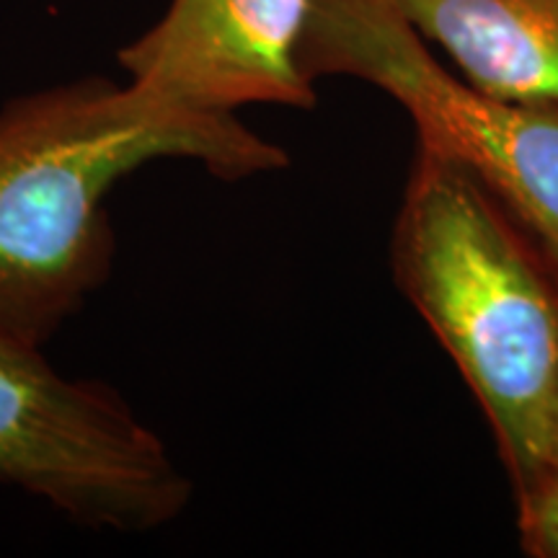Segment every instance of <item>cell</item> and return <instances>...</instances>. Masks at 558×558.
<instances>
[{
    "label": "cell",
    "mask_w": 558,
    "mask_h": 558,
    "mask_svg": "<svg viewBox=\"0 0 558 558\" xmlns=\"http://www.w3.org/2000/svg\"><path fill=\"white\" fill-rule=\"evenodd\" d=\"M393 269L497 437L514 494L550 473L558 271L484 181L422 148L393 230Z\"/></svg>",
    "instance_id": "cell-2"
},
{
    "label": "cell",
    "mask_w": 558,
    "mask_h": 558,
    "mask_svg": "<svg viewBox=\"0 0 558 558\" xmlns=\"http://www.w3.org/2000/svg\"><path fill=\"white\" fill-rule=\"evenodd\" d=\"M0 486L41 499L78 527L124 535L171 525L194 492L120 390L58 373L45 347L3 324Z\"/></svg>",
    "instance_id": "cell-4"
},
{
    "label": "cell",
    "mask_w": 558,
    "mask_h": 558,
    "mask_svg": "<svg viewBox=\"0 0 558 558\" xmlns=\"http://www.w3.org/2000/svg\"><path fill=\"white\" fill-rule=\"evenodd\" d=\"M241 181L290 166L239 117L179 109L111 78H78L0 107V324L45 347L114 267L111 190L156 160Z\"/></svg>",
    "instance_id": "cell-1"
},
{
    "label": "cell",
    "mask_w": 558,
    "mask_h": 558,
    "mask_svg": "<svg viewBox=\"0 0 558 558\" xmlns=\"http://www.w3.org/2000/svg\"><path fill=\"white\" fill-rule=\"evenodd\" d=\"M550 473H556L558 476V401L554 411V435H550Z\"/></svg>",
    "instance_id": "cell-8"
},
{
    "label": "cell",
    "mask_w": 558,
    "mask_h": 558,
    "mask_svg": "<svg viewBox=\"0 0 558 558\" xmlns=\"http://www.w3.org/2000/svg\"><path fill=\"white\" fill-rule=\"evenodd\" d=\"M313 0H171L117 52L130 83L173 107L230 117L243 107H316L303 65Z\"/></svg>",
    "instance_id": "cell-5"
},
{
    "label": "cell",
    "mask_w": 558,
    "mask_h": 558,
    "mask_svg": "<svg viewBox=\"0 0 558 558\" xmlns=\"http://www.w3.org/2000/svg\"><path fill=\"white\" fill-rule=\"evenodd\" d=\"M303 65L313 81L349 75L399 101L418 145L476 173L558 271V107L458 78L393 0H313Z\"/></svg>",
    "instance_id": "cell-3"
},
{
    "label": "cell",
    "mask_w": 558,
    "mask_h": 558,
    "mask_svg": "<svg viewBox=\"0 0 558 558\" xmlns=\"http://www.w3.org/2000/svg\"><path fill=\"white\" fill-rule=\"evenodd\" d=\"M520 538L530 556L558 558V476L518 492Z\"/></svg>",
    "instance_id": "cell-7"
},
{
    "label": "cell",
    "mask_w": 558,
    "mask_h": 558,
    "mask_svg": "<svg viewBox=\"0 0 558 558\" xmlns=\"http://www.w3.org/2000/svg\"><path fill=\"white\" fill-rule=\"evenodd\" d=\"M463 78L507 101L558 107V0H393Z\"/></svg>",
    "instance_id": "cell-6"
}]
</instances>
